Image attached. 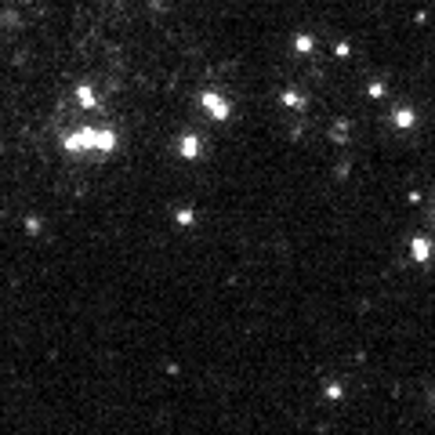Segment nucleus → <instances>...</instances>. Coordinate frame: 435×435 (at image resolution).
Wrapping results in <instances>:
<instances>
[{"instance_id": "nucleus-2", "label": "nucleus", "mask_w": 435, "mask_h": 435, "mask_svg": "<svg viewBox=\"0 0 435 435\" xmlns=\"http://www.w3.org/2000/svg\"><path fill=\"white\" fill-rule=\"evenodd\" d=\"M414 254H417V258H428V243H425V239H417V243H414Z\"/></svg>"}, {"instance_id": "nucleus-3", "label": "nucleus", "mask_w": 435, "mask_h": 435, "mask_svg": "<svg viewBox=\"0 0 435 435\" xmlns=\"http://www.w3.org/2000/svg\"><path fill=\"white\" fill-rule=\"evenodd\" d=\"M181 149H185V156H196V138H185V145H181Z\"/></svg>"}, {"instance_id": "nucleus-1", "label": "nucleus", "mask_w": 435, "mask_h": 435, "mask_svg": "<svg viewBox=\"0 0 435 435\" xmlns=\"http://www.w3.org/2000/svg\"><path fill=\"white\" fill-rule=\"evenodd\" d=\"M207 106H211V109L218 112V116H225V102H221V98H214V95H207Z\"/></svg>"}]
</instances>
